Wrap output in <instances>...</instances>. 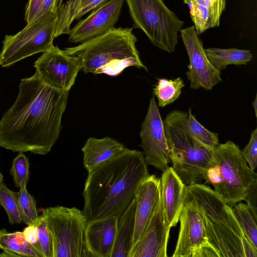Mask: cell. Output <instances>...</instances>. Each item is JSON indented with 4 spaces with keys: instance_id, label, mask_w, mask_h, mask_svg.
Segmentation results:
<instances>
[{
    "instance_id": "obj_1",
    "label": "cell",
    "mask_w": 257,
    "mask_h": 257,
    "mask_svg": "<svg viewBox=\"0 0 257 257\" xmlns=\"http://www.w3.org/2000/svg\"><path fill=\"white\" fill-rule=\"evenodd\" d=\"M68 94L48 85L36 72L21 79L15 101L0 119V147L48 154L62 128Z\"/></svg>"
},
{
    "instance_id": "obj_2",
    "label": "cell",
    "mask_w": 257,
    "mask_h": 257,
    "mask_svg": "<svg viewBox=\"0 0 257 257\" xmlns=\"http://www.w3.org/2000/svg\"><path fill=\"white\" fill-rule=\"evenodd\" d=\"M150 175L143 153L127 148L88 172L82 193L87 221L119 218Z\"/></svg>"
},
{
    "instance_id": "obj_3",
    "label": "cell",
    "mask_w": 257,
    "mask_h": 257,
    "mask_svg": "<svg viewBox=\"0 0 257 257\" xmlns=\"http://www.w3.org/2000/svg\"><path fill=\"white\" fill-rule=\"evenodd\" d=\"M137 42L133 28L113 27L99 37L64 51L78 59L85 73L115 76L131 66L147 71L136 48Z\"/></svg>"
},
{
    "instance_id": "obj_4",
    "label": "cell",
    "mask_w": 257,
    "mask_h": 257,
    "mask_svg": "<svg viewBox=\"0 0 257 257\" xmlns=\"http://www.w3.org/2000/svg\"><path fill=\"white\" fill-rule=\"evenodd\" d=\"M188 112L173 110L163 121L172 168L187 186L207 180L208 169L214 164L212 151L197 144L187 126Z\"/></svg>"
},
{
    "instance_id": "obj_5",
    "label": "cell",
    "mask_w": 257,
    "mask_h": 257,
    "mask_svg": "<svg viewBox=\"0 0 257 257\" xmlns=\"http://www.w3.org/2000/svg\"><path fill=\"white\" fill-rule=\"evenodd\" d=\"M212 154L221 177L214 190L231 207L247 201L256 188L257 175L248 167L238 146L227 141L216 146Z\"/></svg>"
},
{
    "instance_id": "obj_6",
    "label": "cell",
    "mask_w": 257,
    "mask_h": 257,
    "mask_svg": "<svg viewBox=\"0 0 257 257\" xmlns=\"http://www.w3.org/2000/svg\"><path fill=\"white\" fill-rule=\"evenodd\" d=\"M135 28L141 30L155 46L173 52L184 22L163 0H124Z\"/></svg>"
},
{
    "instance_id": "obj_7",
    "label": "cell",
    "mask_w": 257,
    "mask_h": 257,
    "mask_svg": "<svg viewBox=\"0 0 257 257\" xmlns=\"http://www.w3.org/2000/svg\"><path fill=\"white\" fill-rule=\"evenodd\" d=\"M42 215L51 232L53 257H87L85 232L87 219L82 210L57 205L43 209Z\"/></svg>"
},
{
    "instance_id": "obj_8",
    "label": "cell",
    "mask_w": 257,
    "mask_h": 257,
    "mask_svg": "<svg viewBox=\"0 0 257 257\" xmlns=\"http://www.w3.org/2000/svg\"><path fill=\"white\" fill-rule=\"evenodd\" d=\"M57 15L49 13L27 24L14 35H6L0 52V66L8 67L53 46Z\"/></svg>"
},
{
    "instance_id": "obj_9",
    "label": "cell",
    "mask_w": 257,
    "mask_h": 257,
    "mask_svg": "<svg viewBox=\"0 0 257 257\" xmlns=\"http://www.w3.org/2000/svg\"><path fill=\"white\" fill-rule=\"evenodd\" d=\"M145 161L162 172L169 167L171 155L164 123L154 96L150 99L140 133Z\"/></svg>"
},
{
    "instance_id": "obj_10",
    "label": "cell",
    "mask_w": 257,
    "mask_h": 257,
    "mask_svg": "<svg viewBox=\"0 0 257 257\" xmlns=\"http://www.w3.org/2000/svg\"><path fill=\"white\" fill-rule=\"evenodd\" d=\"M183 207L195 209L209 219L228 227L240 237L245 236L231 207L208 186L200 183L186 186Z\"/></svg>"
},
{
    "instance_id": "obj_11",
    "label": "cell",
    "mask_w": 257,
    "mask_h": 257,
    "mask_svg": "<svg viewBox=\"0 0 257 257\" xmlns=\"http://www.w3.org/2000/svg\"><path fill=\"white\" fill-rule=\"evenodd\" d=\"M36 73L48 85L69 91L74 85L81 64L74 56L67 54L58 46L43 52L34 62Z\"/></svg>"
},
{
    "instance_id": "obj_12",
    "label": "cell",
    "mask_w": 257,
    "mask_h": 257,
    "mask_svg": "<svg viewBox=\"0 0 257 257\" xmlns=\"http://www.w3.org/2000/svg\"><path fill=\"white\" fill-rule=\"evenodd\" d=\"M180 33L189 59L186 76L190 88L211 90L221 81V71L210 62L194 26L182 29Z\"/></svg>"
},
{
    "instance_id": "obj_13",
    "label": "cell",
    "mask_w": 257,
    "mask_h": 257,
    "mask_svg": "<svg viewBox=\"0 0 257 257\" xmlns=\"http://www.w3.org/2000/svg\"><path fill=\"white\" fill-rule=\"evenodd\" d=\"M124 0H108L80 20L69 34V41L82 43L99 37L114 27Z\"/></svg>"
},
{
    "instance_id": "obj_14",
    "label": "cell",
    "mask_w": 257,
    "mask_h": 257,
    "mask_svg": "<svg viewBox=\"0 0 257 257\" xmlns=\"http://www.w3.org/2000/svg\"><path fill=\"white\" fill-rule=\"evenodd\" d=\"M170 228L161 197L146 229L129 257H167Z\"/></svg>"
},
{
    "instance_id": "obj_15",
    "label": "cell",
    "mask_w": 257,
    "mask_h": 257,
    "mask_svg": "<svg viewBox=\"0 0 257 257\" xmlns=\"http://www.w3.org/2000/svg\"><path fill=\"white\" fill-rule=\"evenodd\" d=\"M161 197L160 178L150 175L141 184L135 196V226L130 253L143 236Z\"/></svg>"
},
{
    "instance_id": "obj_16",
    "label": "cell",
    "mask_w": 257,
    "mask_h": 257,
    "mask_svg": "<svg viewBox=\"0 0 257 257\" xmlns=\"http://www.w3.org/2000/svg\"><path fill=\"white\" fill-rule=\"evenodd\" d=\"M180 230L173 257H191L199 247L208 244L202 215L183 207L179 218Z\"/></svg>"
},
{
    "instance_id": "obj_17",
    "label": "cell",
    "mask_w": 257,
    "mask_h": 257,
    "mask_svg": "<svg viewBox=\"0 0 257 257\" xmlns=\"http://www.w3.org/2000/svg\"><path fill=\"white\" fill-rule=\"evenodd\" d=\"M118 218L110 217L88 221L85 240L89 256L111 257Z\"/></svg>"
},
{
    "instance_id": "obj_18",
    "label": "cell",
    "mask_w": 257,
    "mask_h": 257,
    "mask_svg": "<svg viewBox=\"0 0 257 257\" xmlns=\"http://www.w3.org/2000/svg\"><path fill=\"white\" fill-rule=\"evenodd\" d=\"M202 216L207 241L218 257H245V236L240 237L228 227Z\"/></svg>"
},
{
    "instance_id": "obj_19",
    "label": "cell",
    "mask_w": 257,
    "mask_h": 257,
    "mask_svg": "<svg viewBox=\"0 0 257 257\" xmlns=\"http://www.w3.org/2000/svg\"><path fill=\"white\" fill-rule=\"evenodd\" d=\"M162 198L166 218L169 226H175L183 208V183L172 167L163 171L160 178Z\"/></svg>"
},
{
    "instance_id": "obj_20",
    "label": "cell",
    "mask_w": 257,
    "mask_h": 257,
    "mask_svg": "<svg viewBox=\"0 0 257 257\" xmlns=\"http://www.w3.org/2000/svg\"><path fill=\"white\" fill-rule=\"evenodd\" d=\"M189 9L191 19L199 36L207 30L217 27L225 10L226 0H183Z\"/></svg>"
},
{
    "instance_id": "obj_21",
    "label": "cell",
    "mask_w": 257,
    "mask_h": 257,
    "mask_svg": "<svg viewBox=\"0 0 257 257\" xmlns=\"http://www.w3.org/2000/svg\"><path fill=\"white\" fill-rule=\"evenodd\" d=\"M125 148L122 144L110 137L97 139L90 137L81 149L83 165L88 172Z\"/></svg>"
},
{
    "instance_id": "obj_22",
    "label": "cell",
    "mask_w": 257,
    "mask_h": 257,
    "mask_svg": "<svg viewBox=\"0 0 257 257\" xmlns=\"http://www.w3.org/2000/svg\"><path fill=\"white\" fill-rule=\"evenodd\" d=\"M136 200L132 201L118 218L115 243L111 257H128L135 226Z\"/></svg>"
},
{
    "instance_id": "obj_23",
    "label": "cell",
    "mask_w": 257,
    "mask_h": 257,
    "mask_svg": "<svg viewBox=\"0 0 257 257\" xmlns=\"http://www.w3.org/2000/svg\"><path fill=\"white\" fill-rule=\"evenodd\" d=\"M205 51L211 64L220 71L228 65H246L252 58L250 51L247 50L208 48Z\"/></svg>"
},
{
    "instance_id": "obj_24",
    "label": "cell",
    "mask_w": 257,
    "mask_h": 257,
    "mask_svg": "<svg viewBox=\"0 0 257 257\" xmlns=\"http://www.w3.org/2000/svg\"><path fill=\"white\" fill-rule=\"evenodd\" d=\"M0 248L18 254L19 256L43 257L42 254L25 238L23 232H9L0 229Z\"/></svg>"
},
{
    "instance_id": "obj_25",
    "label": "cell",
    "mask_w": 257,
    "mask_h": 257,
    "mask_svg": "<svg viewBox=\"0 0 257 257\" xmlns=\"http://www.w3.org/2000/svg\"><path fill=\"white\" fill-rule=\"evenodd\" d=\"M245 236L257 247L256 208L250 202L238 203L231 207Z\"/></svg>"
},
{
    "instance_id": "obj_26",
    "label": "cell",
    "mask_w": 257,
    "mask_h": 257,
    "mask_svg": "<svg viewBox=\"0 0 257 257\" xmlns=\"http://www.w3.org/2000/svg\"><path fill=\"white\" fill-rule=\"evenodd\" d=\"M153 88V94L156 95L159 106L163 107L174 102L180 96L182 88L184 86L183 80L181 77L174 79L160 78Z\"/></svg>"
},
{
    "instance_id": "obj_27",
    "label": "cell",
    "mask_w": 257,
    "mask_h": 257,
    "mask_svg": "<svg viewBox=\"0 0 257 257\" xmlns=\"http://www.w3.org/2000/svg\"><path fill=\"white\" fill-rule=\"evenodd\" d=\"M187 126L192 139L203 147L212 151L219 144L218 134L205 128L195 117L191 108L188 112Z\"/></svg>"
},
{
    "instance_id": "obj_28",
    "label": "cell",
    "mask_w": 257,
    "mask_h": 257,
    "mask_svg": "<svg viewBox=\"0 0 257 257\" xmlns=\"http://www.w3.org/2000/svg\"><path fill=\"white\" fill-rule=\"evenodd\" d=\"M0 205L6 210L10 224L23 222L17 192L10 190L3 182H0Z\"/></svg>"
},
{
    "instance_id": "obj_29",
    "label": "cell",
    "mask_w": 257,
    "mask_h": 257,
    "mask_svg": "<svg viewBox=\"0 0 257 257\" xmlns=\"http://www.w3.org/2000/svg\"><path fill=\"white\" fill-rule=\"evenodd\" d=\"M17 194L23 222L27 225L35 224L39 217L35 199L28 192L27 187L20 188Z\"/></svg>"
},
{
    "instance_id": "obj_30",
    "label": "cell",
    "mask_w": 257,
    "mask_h": 257,
    "mask_svg": "<svg viewBox=\"0 0 257 257\" xmlns=\"http://www.w3.org/2000/svg\"><path fill=\"white\" fill-rule=\"evenodd\" d=\"M29 165V159L24 153L19 152L10 170L16 187H27L30 177Z\"/></svg>"
},
{
    "instance_id": "obj_31",
    "label": "cell",
    "mask_w": 257,
    "mask_h": 257,
    "mask_svg": "<svg viewBox=\"0 0 257 257\" xmlns=\"http://www.w3.org/2000/svg\"><path fill=\"white\" fill-rule=\"evenodd\" d=\"M35 225L37 230L39 245L44 257H53L51 234L42 215L38 217Z\"/></svg>"
},
{
    "instance_id": "obj_32",
    "label": "cell",
    "mask_w": 257,
    "mask_h": 257,
    "mask_svg": "<svg viewBox=\"0 0 257 257\" xmlns=\"http://www.w3.org/2000/svg\"><path fill=\"white\" fill-rule=\"evenodd\" d=\"M249 168L254 171L257 166V128L251 133L248 143L241 150Z\"/></svg>"
},
{
    "instance_id": "obj_33",
    "label": "cell",
    "mask_w": 257,
    "mask_h": 257,
    "mask_svg": "<svg viewBox=\"0 0 257 257\" xmlns=\"http://www.w3.org/2000/svg\"><path fill=\"white\" fill-rule=\"evenodd\" d=\"M43 0H29L25 9V19L27 24L34 22L38 15Z\"/></svg>"
},
{
    "instance_id": "obj_34",
    "label": "cell",
    "mask_w": 257,
    "mask_h": 257,
    "mask_svg": "<svg viewBox=\"0 0 257 257\" xmlns=\"http://www.w3.org/2000/svg\"><path fill=\"white\" fill-rule=\"evenodd\" d=\"M63 0H43L39 13L35 21L49 13H52L57 15L58 12L63 4Z\"/></svg>"
},
{
    "instance_id": "obj_35",
    "label": "cell",
    "mask_w": 257,
    "mask_h": 257,
    "mask_svg": "<svg viewBox=\"0 0 257 257\" xmlns=\"http://www.w3.org/2000/svg\"><path fill=\"white\" fill-rule=\"evenodd\" d=\"M23 233L26 239L35 246L42 254L38 241L37 230L35 225H28V226L23 230Z\"/></svg>"
},
{
    "instance_id": "obj_36",
    "label": "cell",
    "mask_w": 257,
    "mask_h": 257,
    "mask_svg": "<svg viewBox=\"0 0 257 257\" xmlns=\"http://www.w3.org/2000/svg\"><path fill=\"white\" fill-rule=\"evenodd\" d=\"M218 257L216 251L208 244L204 245L194 251L191 257Z\"/></svg>"
},
{
    "instance_id": "obj_37",
    "label": "cell",
    "mask_w": 257,
    "mask_h": 257,
    "mask_svg": "<svg viewBox=\"0 0 257 257\" xmlns=\"http://www.w3.org/2000/svg\"><path fill=\"white\" fill-rule=\"evenodd\" d=\"M252 104L254 110L255 116L256 117V116H257V97H256V95L255 96L254 99L252 102Z\"/></svg>"
},
{
    "instance_id": "obj_38",
    "label": "cell",
    "mask_w": 257,
    "mask_h": 257,
    "mask_svg": "<svg viewBox=\"0 0 257 257\" xmlns=\"http://www.w3.org/2000/svg\"><path fill=\"white\" fill-rule=\"evenodd\" d=\"M3 178H4V177L0 171V182H3V180H4Z\"/></svg>"
}]
</instances>
